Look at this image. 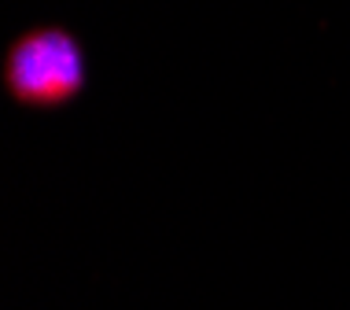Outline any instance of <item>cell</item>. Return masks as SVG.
I'll return each mask as SVG.
<instances>
[{"label":"cell","instance_id":"6da1fadb","mask_svg":"<svg viewBox=\"0 0 350 310\" xmlns=\"http://www.w3.org/2000/svg\"><path fill=\"white\" fill-rule=\"evenodd\" d=\"M85 52L67 30L41 26L23 34L4 55V89L23 107H63L85 89Z\"/></svg>","mask_w":350,"mask_h":310}]
</instances>
